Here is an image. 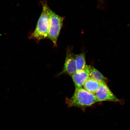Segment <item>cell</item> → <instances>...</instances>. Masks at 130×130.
Returning a JSON list of instances; mask_svg holds the SVG:
<instances>
[{
    "instance_id": "30bf717a",
    "label": "cell",
    "mask_w": 130,
    "mask_h": 130,
    "mask_svg": "<svg viewBox=\"0 0 130 130\" xmlns=\"http://www.w3.org/2000/svg\"><path fill=\"white\" fill-rule=\"evenodd\" d=\"M99 1L102 4L103 3V0H99Z\"/></svg>"
},
{
    "instance_id": "52a82bcc",
    "label": "cell",
    "mask_w": 130,
    "mask_h": 130,
    "mask_svg": "<svg viewBox=\"0 0 130 130\" xmlns=\"http://www.w3.org/2000/svg\"><path fill=\"white\" fill-rule=\"evenodd\" d=\"M100 83L89 77L84 83V89L90 93L95 94L100 86Z\"/></svg>"
},
{
    "instance_id": "ba28073f",
    "label": "cell",
    "mask_w": 130,
    "mask_h": 130,
    "mask_svg": "<svg viewBox=\"0 0 130 130\" xmlns=\"http://www.w3.org/2000/svg\"><path fill=\"white\" fill-rule=\"evenodd\" d=\"M85 53H82L79 54L75 55L76 72L82 71L85 67Z\"/></svg>"
},
{
    "instance_id": "9c48e42d",
    "label": "cell",
    "mask_w": 130,
    "mask_h": 130,
    "mask_svg": "<svg viewBox=\"0 0 130 130\" xmlns=\"http://www.w3.org/2000/svg\"><path fill=\"white\" fill-rule=\"evenodd\" d=\"M89 77L100 83L106 82L107 80L106 77H105L98 70L92 67Z\"/></svg>"
},
{
    "instance_id": "3957f363",
    "label": "cell",
    "mask_w": 130,
    "mask_h": 130,
    "mask_svg": "<svg viewBox=\"0 0 130 130\" xmlns=\"http://www.w3.org/2000/svg\"><path fill=\"white\" fill-rule=\"evenodd\" d=\"M50 24L48 39L53 43L54 46L57 47V42L62 27L65 17L58 15L50 8Z\"/></svg>"
},
{
    "instance_id": "277c9868",
    "label": "cell",
    "mask_w": 130,
    "mask_h": 130,
    "mask_svg": "<svg viewBox=\"0 0 130 130\" xmlns=\"http://www.w3.org/2000/svg\"><path fill=\"white\" fill-rule=\"evenodd\" d=\"M98 102L110 101L119 102L120 100L111 92L106 82L100 83V86L95 94Z\"/></svg>"
},
{
    "instance_id": "7a4b0ae2",
    "label": "cell",
    "mask_w": 130,
    "mask_h": 130,
    "mask_svg": "<svg viewBox=\"0 0 130 130\" xmlns=\"http://www.w3.org/2000/svg\"><path fill=\"white\" fill-rule=\"evenodd\" d=\"M43 10L37 22L35 30L29 36V39H34L40 41L48 39L50 24V8L46 1L42 3Z\"/></svg>"
},
{
    "instance_id": "8992f818",
    "label": "cell",
    "mask_w": 130,
    "mask_h": 130,
    "mask_svg": "<svg viewBox=\"0 0 130 130\" xmlns=\"http://www.w3.org/2000/svg\"><path fill=\"white\" fill-rule=\"evenodd\" d=\"M92 67L86 65L82 71H77L71 76L75 88H82L90 75Z\"/></svg>"
},
{
    "instance_id": "5b68a950",
    "label": "cell",
    "mask_w": 130,
    "mask_h": 130,
    "mask_svg": "<svg viewBox=\"0 0 130 130\" xmlns=\"http://www.w3.org/2000/svg\"><path fill=\"white\" fill-rule=\"evenodd\" d=\"M75 55L73 53L70 48H67L62 70L58 75L66 74L71 76L76 72Z\"/></svg>"
},
{
    "instance_id": "6da1fadb",
    "label": "cell",
    "mask_w": 130,
    "mask_h": 130,
    "mask_svg": "<svg viewBox=\"0 0 130 130\" xmlns=\"http://www.w3.org/2000/svg\"><path fill=\"white\" fill-rule=\"evenodd\" d=\"M98 102L95 94L90 93L82 88H75L72 96L67 98L66 103L68 108L76 107L84 110Z\"/></svg>"
}]
</instances>
